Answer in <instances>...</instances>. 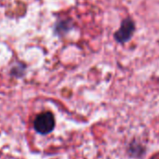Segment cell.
Listing matches in <instances>:
<instances>
[{
    "label": "cell",
    "instance_id": "3957f363",
    "mask_svg": "<svg viewBox=\"0 0 159 159\" xmlns=\"http://www.w3.org/2000/svg\"><path fill=\"white\" fill-rule=\"evenodd\" d=\"M70 29H71V22L66 21V20L58 22L56 25V28H55V30L58 34H64L67 31H69Z\"/></svg>",
    "mask_w": 159,
    "mask_h": 159
},
{
    "label": "cell",
    "instance_id": "7a4b0ae2",
    "mask_svg": "<svg viewBox=\"0 0 159 159\" xmlns=\"http://www.w3.org/2000/svg\"><path fill=\"white\" fill-rule=\"evenodd\" d=\"M55 120L51 113L46 112L38 115L34 120V129L38 133L48 134L54 129Z\"/></svg>",
    "mask_w": 159,
    "mask_h": 159
},
{
    "label": "cell",
    "instance_id": "6da1fadb",
    "mask_svg": "<svg viewBox=\"0 0 159 159\" xmlns=\"http://www.w3.org/2000/svg\"><path fill=\"white\" fill-rule=\"evenodd\" d=\"M135 32V23L131 18H126L122 20L119 29L114 34V38L118 43H126L132 37Z\"/></svg>",
    "mask_w": 159,
    "mask_h": 159
}]
</instances>
